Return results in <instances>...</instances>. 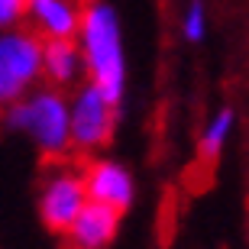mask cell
Here are the masks:
<instances>
[{"label":"cell","instance_id":"8992f818","mask_svg":"<svg viewBox=\"0 0 249 249\" xmlns=\"http://www.w3.org/2000/svg\"><path fill=\"white\" fill-rule=\"evenodd\" d=\"M84 181H88L91 201L107 204L120 213H126L136 201V178L117 159H91L84 168Z\"/></svg>","mask_w":249,"mask_h":249},{"label":"cell","instance_id":"7c38bea8","mask_svg":"<svg viewBox=\"0 0 249 249\" xmlns=\"http://www.w3.org/2000/svg\"><path fill=\"white\" fill-rule=\"evenodd\" d=\"M26 3L29 0H0V33L26 23Z\"/></svg>","mask_w":249,"mask_h":249},{"label":"cell","instance_id":"30bf717a","mask_svg":"<svg viewBox=\"0 0 249 249\" xmlns=\"http://www.w3.org/2000/svg\"><path fill=\"white\" fill-rule=\"evenodd\" d=\"M233 129H236V113H233V107H220L217 113L207 117V123H204V129H201V139H197V152H201L204 162H213V159L220 156L223 146L230 142Z\"/></svg>","mask_w":249,"mask_h":249},{"label":"cell","instance_id":"277c9868","mask_svg":"<svg viewBox=\"0 0 249 249\" xmlns=\"http://www.w3.org/2000/svg\"><path fill=\"white\" fill-rule=\"evenodd\" d=\"M120 104L88 78L71 91V142L74 152H97L113 139Z\"/></svg>","mask_w":249,"mask_h":249},{"label":"cell","instance_id":"9c48e42d","mask_svg":"<svg viewBox=\"0 0 249 249\" xmlns=\"http://www.w3.org/2000/svg\"><path fill=\"white\" fill-rule=\"evenodd\" d=\"M42 74L46 84L55 88H78L81 78H88L81 42L78 39H42Z\"/></svg>","mask_w":249,"mask_h":249},{"label":"cell","instance_id":"5b68a950","mask_svg":"<svg viewBox=\"0 0 249 249\" xmlns=\"http://www.w3.org/2000/svg\"><path fill=\"white\" fill-rule=\"evenodd\" d=\"M91 204V194H88V181H84V172L68 165H55L42 178V188H39V217L52 233H65L71 227L81 211Z\"/></svg>","mask_w":249,"mask_h":249},{"label":"cell","instance_id":"7a4b0ae2","mask_svg":"<svg viewBox=\"0 0 249 249\" xmlns=\"http://www.w3.org/2000/svg\"><path fill=\"white\" fill-rule=\"evenodd\" d=\"M78 42L88 62V78L120 104L126 91V49L120 17L107 0H88Z\"/></svg>","mask_w":249,"mask_h":249},{"label":"cell","instance_id":"3957f363","mask_svg":"<svg viewBox=\"0 0 249 249\" xmlns=\"http://www.w3.org/2000/svg\"><path fill=\"white\" fill-rule=\"evenodd\" d=\"M42 74V36L29 26H13L0 33V113L23 101Z\"/></svg>","mask_w":249,"mask_h":249},{"label":"cell","instance_id":"6da1fadb","mask_svg":"<svg viewBox=\"0 0 249 249\" xmlns=\"http://www.w3.org/2000/svg\"><path fill=\"white\" fill-rule=\"evenodd\" d=\"M0 123L26 136L46 159H62L74 149L71 142V97L62 88L42 84L0 113Z\"/></svg>","mask_w":249,"mask_h":249},{"label":"cell","instance_id":"ba28073f","mask_svg":"<svg viewBox=\"0 0 249 249\" xmlns=\"http://www.w3.org/2000/svg\"><path fill=\"white\" fill-rule=\"evenodd\" d=\"M120 211L91 201L81 211V217L65 230V249H110L120 230Z\"/></svg>","mask_w":249,"mask_h":249},{"label":"cell","instance_id":"52a82bcc","mask_svg":"<svg viewBox=\"0 0 249 249\" xmlns=\"http://www.w3.org/2000/svg\"><path fill=\"white\" fill-rule=\"evenodd\" d=\"M88 0H29L26 26L42 39H78Z\"/></svg>","mask_w":249,"mask_h":249},{"label":"cell","instance_id":"8fae6325","mask_svg":"<svg viewBox=\"0 0 249 249\" xmlns=\"http://www.w3.org/2000/svg\"><path fill=\"white\" fill-rule=\"evenodd\" d=\"M181 36L185 42H201L207 36V7L201 0H191L181 13Z\"/></svg>","mask_w":249,"mask_h":249}]
</instances>
